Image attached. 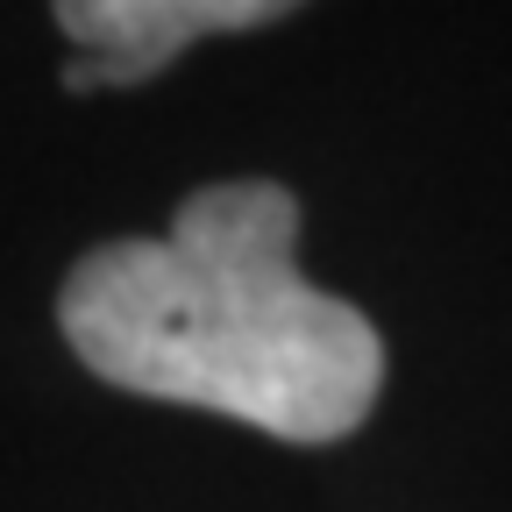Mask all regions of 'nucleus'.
I'll list each match as a JSON object with an SVG mask.
<instances>
[{
	"mask_svg": "<svg viewBox=\"0 0 512 512\" xmlns=\"http://www.w3.org/2000/svg\"><path fill=\"white\" fill-rule=\"evenodd\" d=\"M57 328L114 392L207 406L299 448L356 434L384 392V335L299 278V200L271 178L200 185L164 235L86 249Z\"/></svg>",
	"mask_w": 512,
	"mask_h": 512,
	"instance_id": "f257e3e1",
	"label": "nucleus"
},
{
	"mask_svg": "<svg viewBox=\"0 0 512 512\" xmlns=\"http://www.w3.org/2000/svg\"><path fill=\"white\" fill-rule=\"evenodd\" d=\"M292 8H306V0H50L64 43H72V64H64L72 93L143 86L185 43L264 29Z\"/></svg>",
	"mask_w": 512,
	"mask_h": 512,
	"instance_id": "f03ea898",
	"label": "nucleus"
}]
</instances>
